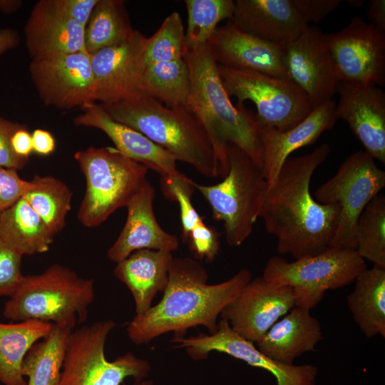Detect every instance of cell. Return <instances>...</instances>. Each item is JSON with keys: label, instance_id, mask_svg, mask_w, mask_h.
<instances>
[{"label": "cell", "instance_id": "4", "mask_svg": "<svg viewBox=\"0 0 385 385\" xmlns=\"http://www.w3.org/2000/svg\"><path fill=\"white\" fill-rule=\"evenodd\" d=\"M101 106L113 120L140 132L176 160L190 165L207 178L219 176L211 142L192 110L168 107L145 93Z\"/></svg>", "mask_w": 385, "mask_h": 385}, {"label": "cell", "instance_id": "26", "mask_svg": "<svg viewBox=\"0 0 385 385\" xmlns=\"http://www.w3.org/2000/svg\"><path fill=\"white\" fill-rule=\"evenodd\" d=\"M173 258L171 252L142 249L117 263L114 274L130 291L136 316L146 312L156 294L165 289Z\"/></svg>", "mask_w": 385, "mask_h": 385}, {"label": "cell", "instance_id": "10", "mask_svg": "<svg viewBox=\"0 0 385 385\" xmlns=\"http://www.w3.org/2000/svg\"><path fill=\"white\" fill-rule=\"evenodd\" d=\"M374 160L365 150L352 153L315 192L317 202L339 204L341 207L331 247L356 249L357 220L366 205L385 187V172Z\"/></svg>", "mask_w": 385, "mask_h": 385}, {"label": "cell", "instance_id": "19", "mask_svg": "<svg viewBox=\"0 0 385 385\" xmlns=\"http://www.w3.org/2000/svg\"><path fill=\"white\" fill-rule=\"evenodd\" d=\"M207 43L217 65L287 78L282 45L245 33L231 22L217 27Z\"/></svg>", "mask_w": 385, "mask_h": 385}, {"label": "cell", "instance_id": "6", "mask_svg": "<svg viewBox=\"0 0 385 385\" xmlns=\"http://www.w3.org/2000/svg\"><path fill=\"white\" fill-rule=\"evenodd\" d=\"M86 188L77 217L86 227L103 223L125 207L147 179L148 168L115 147H90L74 154Z\"/></svg>", "mask_w": 385, "mask_h": 385}, {"label": "cell", "instance_id": "12", "mask_svg": "<svg viewBox=\"0 0 385 385\" xmlns=\"http://www.w3.org/2000/svg\"><path fill=\"white\" fill-rule=\"evenodd\" d=\"M339 82L384 86L385 33L355 16L337 32L325 34Z\"/></svg>", "mask_w": 385, "mask_h": 385}, {"label": "cell", "instance_id": "38", "mask_svg": "<svg viewBox=\"0 0 385 385\" xmlns=\"http://www.w3.org/2000/svg\"><path fill=\"white\" fill-rule=\"evenodd\" d=\"M193 258L205 262H213L220 251L219 234L202 220L188 234L185 240Z\"/></svg>", "mask_w": 385, "mask_h": 385}, {"label": "cell", "instance_id": "14", "mask_svg": "<svg viewBox=\"0 0 385 385\" xmlns=\"http://www.w3.org/2000/svg\"><path fill=\"white\" fill-rule=\"evenodd\" d=\"M287 78L305 95L314 108L332 100L339 79L325 34L308 26L292 41L282 45Z\"/></svg>", "mask_w": 385, "mask_h": 385}, {"label": "cell", "instance_id": "30", "mask_svg": "<svg viewBox=\"0 0 385 385\" xmlns=\"http://www.w3.org/2000/svg\"><path fill=\"white\" fill-rule=\"evenodd\" d=\"M75 326L53 324L43 340L30 348L21 365L26 385H59L67 339Z\"/></svg>", "mask_w": 385, "mask_h": 385}, {"label": "cell", "instance_id": "34", "mask_svg": "<svg viewBox=\"0 0 385 385\" xmlns=\"http://www.w3.org/2000/svg\"><path fill=\"white\" fill-rule=\"evenodd\" d=\"M356 250L374 265L385 267V197L377 195L361 213L356 227Z\"/></svg>", "mask_w": 385, "mask_h": 385}, {"label": "cell", "instance_id": "33", "mask_svg": "<svg viewBox=\"0 0 385 385\" xmlns=\"http://www.w3.org/2000/svg\"><path fill=\"white\" fill-rule=\"evenodd\" d=\"M73 192L61 180L51 175H35L23 196L56 235L65 227L71 210Z\"/></svg>", "mask_w": 385, "mask_h": 385}, {"label": "cell", "instance_id": "22", "mask_svg": "<svg viewBox=\"0 0 385 385\" xmlns=\"http://www.w3.org/2000/svg\"><path fill=\"white\" fill-rule=\"evenodd\" d=\"M336 104L332 100L316 108L295 127L279 131L262 124L260 120V138L263 148L262 172L268 188H272L285 160L294 150L314 143L337 121Z\"/></svg>", "mask_w": 385, "mask_h": 385}, {"label": "cell", "instance_id": "25", "mask_svg": "<svg viewBox=\"0 0 385 385\" xmlns=\"http://www.w3.org/2000/svg\"><path fill=\"white\" fill-rule=\"evenodd\" d=\"M322 338L321 324L310 309L295 306L256 344L258 350L271 359L292 365L299 356L314 351Z\"/></svg>", "mask_w": 385, "mask_h": 385}, {"label": "cell", "instance_id": "40", "mask_svg": "<svg viewBox=\"0 0 385 385\" xmlns=\"http://www.w3.org/2000/svg\"><path fill=\"white\" fill-rule=\"evenodd\" d=\"M29 186V180L22 179L15 169L0 167V211L23 197Z\"/></svg>", "mask_w": 385, "mask_h": 385}, {"label": "cell", "instance_id": "27", "mask_svg": "<svg viewBox=\"0 0 385 385\" xmlns=\"http://www.w3.org/2000/svg\"><path fill=\"white\" fill-rule=\"evenodd\" d=\"M54 237L24 197L0 211V240L23 256L48 252Z\"/></svg>", "mask_w": 385, "mask_h": 385}, {"label": "cell", "instance_id": "36", "mask_svg": "<svg viewBox=\"0 0 385 385\" xmlns=\"http://www.w3.org/2000/svg\"><path fill=\"white\" fill-rule=\"evenodd\" d=\"M188 53L182 19L177 11L169 14L158 30L148 38L145 64L183 59Z\"/></svg>", "mask_w": 385, "mask_h": 385}, {"label": "cell", "instance_id": "17", "mask_svg": "<svg viewBox=\"0 0 385 385\" xmlns=\"http://www.w3.org/2000/svg\"><path fill=\"white\" fill-rule=\"evenodd\" d=\"M147 40L135 30L126 41L89 54L96 85V101L114 103L144 93Z\"/></svg>", "mask_w": 385, "mask_h": 385}, {"label": "cell", "instance_id": "45", "mask_svg": "<svg viewBox=\"0 0 385 385\" xmlns=\"http://www.w3.org/2000/svg\"><path fill=\"white\" fill-rule=\"evenodd\" d=\"M33 152L47 156L51 154L56 148V140L53 135L48 130L36 128L32 134Z\"/></svg>", "mask_w": 385, "mask_h": 385}, {"label": "cell", "instance_id": "8", "mask_svg": "<svg viewBox=\"0 0 385 385\" xmlns=\"http://www.w3.org/2000/svg\"><path fill=\"white\" fill-rule=\"evenodd\" d=\"M116 327L112 319L98 321L73 330L69 334L59 385H120L128 377L146 379L149 362L132 352L108 361L105 345Z\"/></svg>", "mask_w": 385, "mask_h": 385}, {"label": "cell", "instance_id": "13", "mask_svg": "<svg viewBox=\"0 0 385 385\" xmlns=\"http://www.w3.org/2000/svg\"><path fill=\"white\" fill-rule=\"evenodd\" d=\"M29 71L38 96L48 106L83 108L96 101V80L86 51L31 60Z\"/></svg>", "mask_w": 385, "mask_h": 385}, {"label": "cell", "instance_id": "24", "mask_svg": "<svg viewBox=\"0 0 385 385\" xmlns=\"http://www.w3.org/2000/svg\"><path fill=\"white\" fill-rule=\"evenodd\" d=\"M231 20L245 33L282 45L309 26L292 0H236Z\"/></svg>", "mask_w": 385, "mask_h": 385}, {"label": "cell", "instance_id": "43", "mask_svg": "<svg viewBox=\"0 0 385 385\" xmlns=\"http://www.w3.org/2000/svg\"><path fill=\"white\" fill-rule=\"evenodd\" d=\"M295 7L309 24L318 23L341 4V0H292Z\"/></svg>", "mask_w": 385, "mask_h": 385}, {"label": "cell", "instance_id": "1", "mask_svg": "<svg viewBox=\"0 0 385 385\" xmlns=\"http://www.w3.org/2000/svg\"><path fill=\"white\" fill-rule=\"evenodd\" d=\"M330 153L324 143L312 152L288 158L277 182L268 188L259 217L277 238V250L295 260L319 255L331 247L340 216L339 204L322 205L310 193L316 169Z\"/></svg>", "mask_w": 385, "mask_h": 385}, {"label": "cell", "instance_id": "16", "mask_svg": "<svg viewBox=\"0 0 385 385\" xmlns=\"http://www.w3.org/2000/svg\"><path fill=\"white\" fill-rule=\"evenodd\" d=\"M295 306L290 287L272 282L261 276L252 279L220 316L241 337L257 343Z\"/></svg>", "mask_w": 385, "mask_h": 385}, {"label": "cell", "instance_id": "2", "mask_svg": "<svg viewBox=\"0 0 385 385\" xmlns=\"http://www.w3.org/2000/svg\"><path fill=\"white\" fill-rule=\"evenodd\" d=\"M208 274L197 260L174 257L168 282L161 300L128 324V338L137 345L148 344L169 332H185L196 326L206 327L210 334L217 329V318L223 309L252 279L243 268L230 279L207 284Z\"/></svg>", "mask_w": 385, "mask_h": 385}, {"label": "cell", "instance_id": "35", "mask_svg": "<svg viewBox=\"0 0 385 385\" xmlns=\"http://www.w3.org/2000/svg\"><path fill=\"white\" fill-rule=\"evenodd\" d=\"M185 4L188 11V51L207 43L217 24L225 19H232L235 9L232 0H185Z\"/></svg>", "mask_w": 385, "mask_h": 385}, {"label": "cell", "instance_id": "11", "mask_svg": "<svg viewBox=\"0 0 385 385\" xmlns=\"http://www.w3.org/2000/svg\"><path fill=\"white\" fill-rule=\"evenodd\" d=\"M217 66L228 96L236 97L239 103L253 102L258 120L266 126L279 131L289 130L314 109L305 95L288 78Z\"/></svg>", "mask_w": 385, "mask_h": 385}, {"label": "cell", "instance_id": "44", "mask_svg": "<svg viewBox=\"0 0 385 385\" xmlns=\"http://www.w3.org/2000/svg\"><path fill=\"white\" fill-rule=\"evenodd\" d=\"M11 146L14 153L24 158L29 159L33 153L32 137L28 127L23 125L11 136Z\"/></svg>", "mask_w": 385, "mask_h": 385}, {"label": "cell", "instance_id": "18", "mask_svg": "<svg viewBox=\"0 0 385 385\" xmlns=\"http://www.w3.org/2000/svg\"><path fill=\"white\" fill-rule=\"evenodd\" d=\"M335 107L337 119H342L361 143L365 151L385 163V93L377 86L340 81Z\"/></svg>", "mask_w": 385, "mask_h": 385}, {"label": "cell", "instance_id": "39", "mask_svg": "<svg viewBox=\"0 0 385 385\" xmlns=\"http://www.w3.org/2000/svg\"><path fill=\"white\" fill-rule=\"evenodd\" d=\"M23 255L0 240V297H11L20 285Z\"/></svg>", "mask_w": 385, "mask_h": 385}, {"label": "cell", "instance_id": "5", "mask_svg": "<svg viewBox=\"0 0 385 385\" xmlns=\"http://www.w3.org/2000/svg\"><path fill=\"white\" fill-rule=\"evenodd\" d=\"M95 298L94 280L53 264L43 272L24 275L4 308L13 321L39 320L56 324L86 321L88 307Z\"/></svg>", "mask_w": 385, "mask_h": 385}, {"label": "cell", "instance_id": "28", "mask_svg": "<svg viewBox=\"0 0 385 385\" xmlns=\"http://www.w3.org/2000/svg\"><path fill=\"white\" fill-rule=\"evenodd\" d=\"M354 291L347 296L354 322L367 338L385 337V267L374 265L355 279Z\"/></svg>", "mask_w": 385, "mask_h": 385}, {"label": "cell", "instance_id": "50", "mask_svg": "<svg viewBox=\"0 0 385 385\" xmlns=\"http://www.w3.org/2000/svg\"><path fill=\"white\" fill-rule=\"evenodd\" d=\"M133 385H154V382L150 379H144L140 381H135Z\"/></svg>", "mask_w": 385, "mask_h": 385}, {"label": "cell", "instance_id": "7", "mask_svg": "<svg viewBox=\"0 0 385 385\" xmlns=\"http://www.w3.org/2000/svg\"><path fill=\"white\" fill-rule=\"evenodd\" d=\"M227 153L229 170L222 181L211 185L194 182V186L210 205L213 218L223 222L227 244L237 247L252 232L268 184L262 168L242 150L230 144Z\"/></svg>", "mask_w": 385, "mask_h": 385}, {"label": "cell", "instance_id": "37", "mask_svg": "<svg viewBox=\"0 0 385 385\" xmlns=\"http://www.w3.org/2000/svg\"><path fill=\"white\" fill-rule=\"evenodd\" d=\"M161 187L165 197L176 201L180 207L182 239L184 242L190 231L203 220L194 207L192 196L194 181L183 174L177 177L161 178Z\"/></svg>", "mask_w": 385, "mask_h": 385}, {"label": "cell", "instance_id": "3", "mask_svg": "<svg viewBox=\"0 0 385 385\" xmlns=\"http://www.w3.org/2000/svg\"><path fill=\"white\" fill-rule=\"evenodd\" d=\"M184 60L190 75L192 110L208 135L219 176L223 178L228 173L230 144L240 148L262 168L263 148L257 114L243 103H232L207 43L188 51Z\"/></svg>", "mask_w": 385, "mask_h": 385}, {"label": "cell", "instance_id": "23", "mask_svg": "<svg viewBox=\"0 0 385 385\" xmlns=\"http://www.w3.org/2000/svg\"><path fill=\"white\" fill-rule=\"evenodd\" d=\"M81 109L83 113L73 120L76 125L101 130L117 150L155 170L161 178L183 175L178 170L177 160L171 154L140 132L113 120L101 103H94Z\"/></svg>", "mask_w": 385, "mask_h": 385}, {"label": "cell", "instance_id": "15", "mask_svg": "<svg viewBox=\"0 0 385 385\" xmlns=\"http://www.w3.org/2000/svg\"><path fill=\"white\" fill-rule=\"evenodd\" d=\"M176 348H185L193 359H205L211 351L227 354L247 364L265 369L276 379L277 385H316L318 368L312 364L285 365L267 357L254 345L235 332L227 321L221 319L212 334H200L171 341Z\"/></svg>", "mask_w": 385, "mask_h": 385}, {"label": "cell", "instance_id": "46", "mask_svg": "<svg viewBox=\"0 0 385 385\" xmlns=\"http://www.w3.org/2000/svg\"><path fill=\"white\" fill-rule=\"evenodd\" d=\"M367 16L369 24L385 33V1L371 0L369 2Z\"/></svg>", "mask_w": 385, "mask_h": 385}, {"label": "cell", "instance_id": "9", "mask_svg": "<svg viewBox=\"0 0 385 385\" xmlns=\"http://www.w3.org/2000/svg\"><path fill=\"white\" fill-rule=\"evenodd\" d=\"M366 268L356 250L329 247L324 252L293 262L271 257L262 276L267 280L287 285L294 292L297 307L311 309L324 298L327 290L353 282Z\"/></svg>", "mask_w": 385, "mask_h": 385}, {"label": "cell", "instance_id": "42", "mask_svg": "<svg viewBox=\"0 0 385 385\" xmlns=\"http://www.w3.org/2000/svg\"><path fill=\"white\" fill-rule=\"evenodd\" d=\"M52 1L58 11L86 29L98 0H52Z\"/></svg>", "mask_w": 385, "mask_h": 385}, {"label": "cell", "instance_id": "49", "mask_svg": "<svg viewBox=\"0 0 385 385\" xmlns=\"http://www.w3.org/2000/svg\"><path fill=\"white\" fill-rule=\"evenodd\" d=\"M346 1L349 4L351 5L352 6L357 7V8L361 7L364 3V1H361V0H348Z\"/></svg>", "mask_w": 385, "mask_h": 385}, {"label": "cell", "instance_id": "32", "mask_svg": "<svg viewBox=\"0 0 385 385\" xmlns=\"http://www.w3.org/2000/svg\"><path fill=\"white\" fill-rule=\"evenodd\" d=\"M122 0H98L85 29V48L91 54L128 39L134 33Z\"/></svg>", "mask_w": 385, "mask_h": 385}, {"label": "cell", "instance_id": "48", "mask_svg": "<svg viewBox=\"0 0 385 385\" xmlns=\"http://www.w3.org/2000/svg\"><path fill=\"white\" fill-rule=\"evenodd\" d=\"M21 4L18 0H0V11L6 14H11L19 9Z\"/></svg>", "mask_w": 385, "mask_h": 385}, {"label": "cell", "instance_id": "21", "mask_svg": "<svg viewBox=\"0 0 385 385\" xmlns=\"http://www.w3.org/2000/svg\"><path fill=\"white\" fill-rule=\"evenodd\" d=\"M24 36L31 60L86 51L85 29L58 11L52 0L35 4L25 24Z\"/></svg>", "mask_w": 385, "mask_h": 385}, {"label": "cell", "instance_id": "20", "mask_svg": "<svg viewBox=\"0 0 385 385\" xmlns=\"http://www.w3.org/2000/svg\"><path fill=\"white\" fill-rule=\"evenodd\" d=\"M155 195L154 187L147 180L128 201L125 223L106 252L108 260L118 263L142 249L171 252L178 249V237L164 230L156 220Z\"/></svg>", "mask_w": 385, "mask_h": 385}, {"label": "cell", "instance_id": "29", "mask_svg": "<svg viewBox=\"0 0 385 385\" xmlns=\"http://www.w3.org/2000/svg\"><path fill=\"white\" fill-rule=\"evenodd\" d=\"M52 326V323L35 319L0 322V382L4 385H26L21 373L24 356L36 342L50 332Z\"/></svg>", "mask_w": 385, "mask_h": 385}, {"label": "cell", "instance_id": "47", "mask_svg": "<svg viewBox=\"0 0 385 385\" xmlns=\"http://www.w3.org/2000/svg\"><path fill=\"white\" fill-rule=\"evenodd\" d=\"M19 36L16 30L3 29L0 30V56L6 51L15 48L19 43Z\"/></svg>", "mask_w": 385, "mask_h": 385}, {"label": "cell", "instance_id": "31", "mask_svg": "<svg viewBox=\"0 0 385 385\" xmlns=\"http://www.w3.org/2000/svg\"><path fill=\"white\" fill-rule=\"evenodd\" d=\"M143 90L168 107L192 110L190 75L184 58L147 64Z\"/></svg>", "mask_w": 385, "mask_h": 385}, {"label": "cell", "instance_id": "41", "mask_svg": "<svg viewBox=\"0 0 385 385\" xmlns=\"http://www.w3.org/2000/svg\"><path fill=\"white\" fill-rule=\"evenodd\" d=\"M23 125L0 115V167L19 170L26 165L29 159L16 155L11 146L12 135Z\"/></svg>", "mask_w": 385, "mask_h": 385}]
</instances>
